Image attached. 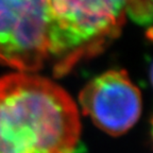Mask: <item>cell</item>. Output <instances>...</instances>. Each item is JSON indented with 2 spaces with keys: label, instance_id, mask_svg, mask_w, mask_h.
<instances>
[{
  "label": "cell",
  "instance_id": "obj_1",
  "mask_svg": "<svg viewBox=\"0 0 153 153\" xmlns=\"http://www.w3.org/2000/svg\"><path fill=\"white\" fill-rule=\"evenodd\" d=\"M81 136L72 98L29 72L0 78V153H76Z\"/></svg>",
  "mask_w": 153,
  "mask_h": 153
},
{
  "label": "cell",
  "instance_id": "obj_2",
  "mask_svg": "<svg viewBox=\"0 0 153 153\" xmlns=\"http://www.w3.org/2000/svg\"><path fill=\"white\" fill-rule=\"evenodd\" d=\"M129 0H48V61L62 76L121 32Z\"/></svg>",
  "mask_w": 153,
  "mask_h": 153
},
{
  "label": "cell",
  "instance_id": "obj_3",
  "mask_svg": "<svg viewBox=\"0 0 153 153\" xmlns=\"http://www.w3.org/2000/svg\"><path fill=\"white\" fill-rule=\"evenodd\" d=\"M48 61V0H0V64L34 74Z\"/></svg>",
  "mask_w": 153,
  "mask_h": 153
},
{
  "label": "cell",
  "instance_id": "obj_4",
  "mask_svg": "<svg viewBox=\"0 0 153 153\" xmlns=\"http://www.w3.org/2000/svg\"><path fill=\"white\" fill-rule=\"evenodd\" d=\"M79 103L84 114L112 136L129 131L141 113L140 91L124 70H108L91 80Z\"/></svg>",
  "mask_w": 153,
  "mask_h": 153
},
{
  "label": "cell",
  "instance_id": "obj_5",
  "mask_svg": "<svg viewBox=\"0 0 153 153\" xmlns=\"http://www.w3.org/2000/svg\"><path fill=\"white\" fill-rule=\"evenodd\" d=\"M126 14L137 24L150 26L152 19V0H129Z\"/></svg>",
  "mask_w": 153,
  "mask_h": 153
}]
</instances>
